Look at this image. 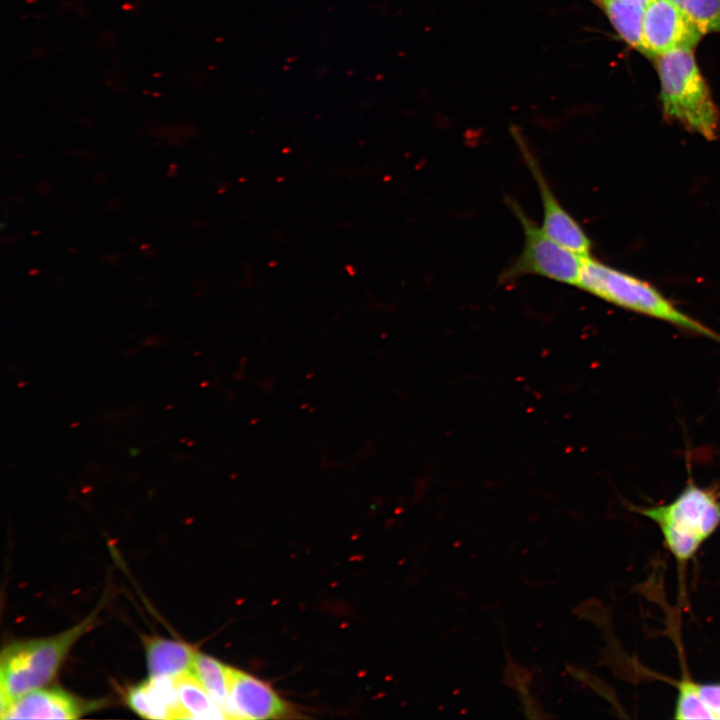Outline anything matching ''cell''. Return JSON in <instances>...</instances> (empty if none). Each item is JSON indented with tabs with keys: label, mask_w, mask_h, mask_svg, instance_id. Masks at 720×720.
I'll return each instance as SVG.
<instances>
[{
	"label": "cell",
	"mask_w": 720,
	"mask_h": 720,
	"mask_svg": "<svg viewBox=\"0 0 720 720\" xmlns=\"http://www.w3.org/2000/svg\"><path fill=\"white\" fill-rule=\"evenodd\" d=\"M657 59L660 99L667 120L708 140L717 138L720 113L690 48L672 50Z\"/></svg>",
	"instance_id": "obj_1"
},
{
	"label": "cell",
	"mask_w": 720,
	"mask_h": 720,
	"mask_svg": "<svg viewBox=\"0 0 720 720\" xmlns=\"http://www.w3.org/2000/svg\"><path fill=\"white\" fill-rule=\"evenodd\" d=\"M576 286L621 308L720 342V335L678 309L648 282L585 256Z\"/></svg>",
	"instance_id": "obj_2"
},
{
	"label": "cell",
	"mask_w": 720,
	"mask_h": 720,
	"mask_svg": "<svg viewBox=\"0 0 720 720\" xmlns=\"http://www.w3.org/2000/svg\"><path fill=\"white\" fill-rule=\"evenodd\" d=\"M637 512L658 526L665 548L684 564L720 527V496L691 481L672 501Z\"/></svg>",
	"instance_id": "obj_3"
},
{
	"label": "cell",
	"mask_w": 720,
	"mask_h": 720,
	"mask_svg": "<svg viewBox=\"0 0 720 720\" xmlns=\"http://www.w3.org/2000/svg\"><path fill=\"white\" fill-rule=\"evenodd\" d=\"M93 624L92 615L62 633L7 646L0 660V711L15 699L49 683L69 650Z\"/></svg>",
	"instance_id": "obj_4"
},
{
	"label": "cell",
	"mask_w": 720,
	"mask_h": 720,
	"mask_svg": "<svg viewBox=\"0 0 720 720\" xmlns=\"http://www.w3.org/2000/svg\"><path fill=\"white\" fill-rule=\"evenodd\" d=\"M505 202L522 226L524 244L520 254L502 271L499 280L506 282L535 275L576 286L587 255L579 254L551 238L514 198L506 196Z\"/></svg>",
	"instance_id": "obj_5"
},
{
	"label": "cell",
	"mask_w": 720,
	"mask_h": 720,
	"mask_svg": "<svg viewBox=\"0 0 720 720\" xmlns=\"http://www.w3.org/2000/svg\"><path fill=\"white\" fill-rule=\"evenodd\" d=\"M704 33L672 1L650 0L644 9L643 54L658 57L676 49L698 44Z\"/></svg>",
	"instance_id": "obj_6"
},
{
	"label": "cell",
	"mask_w": 720,
	"mask_h": 720,
	"mask_svg": "<svg viewBox=\"0 0 720 720\" xmlns=\"http://www.w3.org/2000/svg\"><path fill=\"white\" fill-rule=\"evenodd\" d=\"M515 142L534 179L542 204V229L563 246L582 255H589L591 239L579 222L566 210L555 195L534 152L519 133Z\"/></svg>",
	"instance_id": "obj_7"
},
{
	"label": "cell",
	"mask_w": 720,
	"mask_h": 720,
	"mask_svg": "<svg viewBox=\"0 0 720 720\" xmlns=\"http://www.w3.org/2000/svg\"><path fill=\"white\" fill-rule=\"evenodd\" d=\"M230 707L232 719H275L288 716L289 705L265 681L231 669Z\"/></svg>",
	"instance_id": "obj_8"
},
{
	"label": "cell",
	"mask_w": 720,
	"mask_h": 720,
	"mask_svg": "<svg viewBox=\"0 0 720 720\" xmlns=\"http://www.w3.org/2000/svg\"><path fill=\"white\" fill-rule=\"evenodd\" d=\"M86 702L58 688L36 689L1 710V719H77L89 709Z\"/></svg>",
	"instance_id": "obj_9"
},
{
	"label": "cell",
	"mask_w": 720,
	"mask_h": 720,
	"mask_svg": "<svg viewBox=\"0 0 720 720\" xmlns=\"http://www.w3.org/2000/svg\"><path fill=\"white\" fill-rule=\"evenodd\" d=\"M128 706L148 719H188L178 697L174 678L157 677L131 687Z\"/></svg>",
	"instance_id": "obj_10"
},
{
	"label": "cell",
	"mask_w": 720,
	"mask_h": 720,
	"mask_svg": "<svg viewBox=\"0 0 720 720\" xmlns=\"http://www.w3.org/2000/svg\"><path fill=\"white\" fill-rule=\"evenodd\" d=\"M675 719L720 720V682H696L683 677L677 683Z\"/></svg>",
	"instance_id": "obj_11"
},
{
	"label": "cell",
	"mask_w": 720,
	"mask_h": 720,
	"mask_svg": "<svg viewBox=\"0 0 720 720\" xmlns=\"http://www.w3.org/2000/svg\"><path fill=\"white\" fill-rule=\"evenodd\" d=\"M146 660L151 678H177L193 672L197 651L177 640L150 638L145 642Z\"/></svg>",
	"instance_id": "obj_12"
},
{
	"label": "cell",
	"mask_w": 720,
	"mask_h": 720,
	"mask_svg": "<svg viewBox=\"0 0 720 720\" xmlns=\"http://www.w3.org/2000/svg\"><path fill=\"white\" fill-rule=\"evenodd\" d=\"M174 682L188 719H227L193 672L174 678Z\"/></svg>",
	"instance_id": "obj_13"
},
{
	"label": "cell",
	"mask_w": 720,
	"mask_h": 720,
	"mask_svg": "<svg viewBox=\"0 0 720 720\" xmlns=\"http://www.w3.org/2000/svg\"><path fill=\"white\" fill-rule=\"evenodd\" d=\"M231 669L217 659L202 653H197L193 667L195 676L228 719H231L229 694Z\"/></svg>",
	"instance_id": "obj_14"
},
{
	"label": "cell",
	"mask_w": 720,
	"mask_h": 720,
	"mask_svg": "<svg viewBox=\"0 0 720 720\" xmlns=\"http://www.w3.org/2000/svg\"><path fill=\"white\" fill-rule=\"evenodd\" d=\"M600 4L619 36L629 46L643 53L642 27L645 6L622 0H602Z\"/></svg>",
	"instance_id": "obj_15"
},
{
	"label": "cell",
	"mask_w": 720,
	"mask_h": 720,
	"mask_svg": "<svg viewBox=\"0 0 720 720\" xmlns=\"http://www.w3.org/2000/svg\"><path fill=\"white\" fill-rule=\"evenodd\" d=\"M705 34L720 33V0H670Z\"/></svg>",
	"instance_id": "obj_16"
},
{
	"label": "cell",
	"mask_w": 720,
	"mask_h": 720,
	"mask_svg": "<svg viewBox=\"0 0 720 720\" xmlns=\"http://www.w3.org/2000/svg\"><path fill=\"white\" fill-rule=\"evenodd\" d=\"M622 1L637 3V4H640V5L646 6L647 3H648L650 0H622Z\"/></svg>",
	"instance_id": "obj_17"
},
{
	"label": "cell",
	"mask_w": 720,
	"mask_h": 720,
	"mask_svg": "<svg viewBox=\"0 0 720 720\" xmlns=\"http://www.w3.org/2000/svg\"><path fill=\"white\" fill-rule=\"evenodd\" d=\"M596 1L601 2L602 0H596Z\"/></svg>",
	"instance_id": "obj_18"
}]
</instances>
